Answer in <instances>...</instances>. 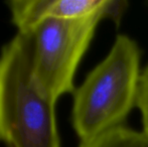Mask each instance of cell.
<instances>
[{
    "label": "cell",
    "instance_id": "obj_1",
    "mask_svg": "<svg viewBox=\"0 0 148 147\" xmlns=\"http://www.w3.org/2000/svg\"><path fill=\"white\" fill-rule=\"evenodd\" d=\"M140 59L136 41L119 34L107 57L76 89L72 125L80 141L123 126L137 103Z\"/></svg>",
    "mask_w": 148,
    "mask_h": 147
},
{
    "label": "cell",
    "instance_id": "obj_2",
    "mask_svg": "<svg viewBox=\"0 0 148 147\" xmlns=\"http://www.w3.org/2000/svg\"><path fill=\"white\" fill-rule=\"evenodd\" d=\"M56 104L35 85L27 40L17 32L0 53V142L7 147H60Z\"/></svg>",
    "mask_w": 148,
    "mask_h": 147
},
{
    "label": "cell",
    "instance_id": "obj_3",
    "mask_svg": "<svg viewBox=\"0 0 148 147\" xmlns=\"http://www.w3.org/2000/svg\"><path fill=\"white\" fill-rule=\"evenodd\" d=\"M104 18L106 13L45 19L20 32L27 40L33 81L45 97L58 102L64 95L74 94L77 70Z\"/></svg>",
    "mask_w": 148,
    "mask_h": 147
},
{
    "label": "cell",
    "instance_id": "obj_4",
    "mask_svg": "<svg viewBox=\"0 0 148 147\" xmlns=\"http://www.w3.org/2000/svg\"><path fill=\"white\" fill-rule=\"evenodd\" d=\"M12 23L17 32L26 31L45 19H75L98 13L120 24L128 8L117 0H12L7 2Z\"/></svg>",
    "mask_w": 148,
    "mask_h": 147
},
{
    "label": "cell",
    "instance_id": "obj_5",
    "mask_svg": "<svg viewBox=\"0 0 148 147\" xmlns=\"http://www.w3.org/2000/svg\"><path fill=\"white\" fill-rule=\"evenodd\" d=\"M79 147H148V141L142 132L123 125L88 141H81Z\"/></svg>",
    "mask_w": 148,
    "mask_h": 147
},
{
    "label": "cell",
    "instance_id": "obj_6",
    "mask_svg": "<svg viewBox=\"0 0 148 147\" xmlns=\"http://www.w3.org/2000/svg\"><path fill=\"white\" fill-rule=\"evenodd\" d=\"M136 106L141 113L143 127L142 133L148 141V65L141 73Z\"/></svg>",
    "mask_w": 148,
    "mask_h": 147
}]
</instances>
